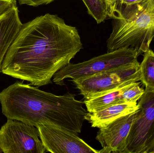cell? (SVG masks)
I'll return each instance as SVG.
<instances>
[{
	"label": "cell",
	"mask_w": 154,
	"mask_h": 153,
	"mask_svg": "<svg viewBox=\"0 0 154 153\" xmlns=\"http://www.w3.org/2000/svg\"><path fill=\"white\" fill-rule=\"evenodd\" d=\"M140 81L139 63L84 78L71 80L84 99L100 96L126 82Z\"/></svg>",
	"instance_id": "cell-7"
},
{
	"label": "cell",
	"mask_w": 154,
	"mask_h": 153,
	"mask_svg": "<svg viewBox=\"0 0 154 153\" xmlns=\"http://www.w3.org/2000/svg\"><path fill=\"white\" fill-rule=\"evenodd\" d=\"M0 152L44 153L47 151L37 127L8 119L0 128Z\"/></svg>",
	"instance_id": "cell-6"
},
{
	"label": "cell",
	"mask_w": 154,
	"mask_h": 153,
	"mask_svg": "<svg viewBox=\"0 0 154 153\" xmlns=\"http://www.w3.org/2000/svg\"><path fill=\"white\" fill-rule=\"evenodd\" d=\"M138 52L132 48H123L114 50L82 63H69L60 69L53 77V81L64 85L65 79H80L96 74L125 67L139 63Z\"/></svg>",
	"instance_id": "cell-4"
},
{
	"label": "cell",
	"mask_w": 154,
	"mask_h": 153,
	"mask_svg": "<svg viewBox=\"0 0 154 153\" xmlns=\"http://www.w3.org/2000/svg\"><path fill=\"white\" fill-rule=\"evenodd\" d=\"M140 81L146 88L154 91V53L149 49L140 63Z\"/></svg>",
	"instance_id": "cell-13"
},
{
	"label": "cell",
	"mask_w": 154,
	"mask_h": 153,
	"mask_svg": "<svg viewBox=\"0 0 154 153\" xmlns=\"http://www.w3.org/2000/svg\"><path fill=\"white\" fill-rule=\"evenodd\" d=\"M123 153H154V91L146 88Z\"/></svg>",
	"instance_id": "cell-5"
},
{
	"label": "cell",
	"mask_w": 154,
	"mask_h": 153,
	"mask_svg": "<svg viewBox=\"0 0 154 153\" xmlns=\"http://www.w3.org/2000/svg\"><path fill=\"white\" fill-rule=\"evenodd\" d=\"M2 113L7 119L37 127L50 125L78 135L88 111L84 102L68 93L56 95L38 87L16 82L0 92Z\"/></svg>",
	"instance_id": "cell-2"
},
{
	"label": "cell",
	"mask_w": 154,
	"mask_h": 153,
	"mask_svg": "<svg viewBox=\"0 0 154 153\" xmlns=\"http://www.w3.org/2000/svg\"><path fill=\"white\" fill-rule=\"evenodd\" d=\"M39 137L47 152L52 153H99L77 135L50 125L37 127Z\"/></svg>",
	"instance_id": "cell-8"
},
{
	"label": "cell",
	"mask_w": 154,
	"mask_h": 153,
	"mask_svg": "<svg viewBox=\"0 0 154 153\" xmlns=\"http://www.w3.org/2000/svg\"><path fill=\"white\" fill-rule=\"evenodd\" d=\"M149 0H119L118 5L126 7H131L138 4H142Z\"/></svg>",
	"instance_id": "cell-19"
},
{
	"label": "cell",
	"mask_w": 154,
	"mask_h": 153,
	"mask_svg": "<svg viewBox=\"0 0 154 153\" xmlns=\"http://www.w3.org/2000/svg\"><path fill=\"white\" fill-rule=\"evenodd\" d=\"M135 112L119 118L99 128L96 137L102 147L99 153H123Z\"/></svg>",
	"instance_id": "cell-9"
},
{
	"label": "cell",
	"mask_w": 154,
	"mask_h": 153,
	"mask_svg": "<svg viewBox=\"0 0 154 153\" xmlns=\"http://www.w3.org/2000/svg\"><path fill=\"white\" fill-rule=\"evenodd\" d=\"M17 7L16 0H0V19Z\"/></svg>",
	"instance_id": "cell-16"
},
{
	"label": "cell",
	"mask_w": 154,
	"mask_h": 153,
	"mask_svg": "<svg viewBox=\"0 0 154 153\" xmlns=\"http://www.w3.org/2000/svg\"><path fill=\"white\" fill-rule=\"evenodd\" d=\"M82 49L78 29L57 15L46 13L23 24L9 48L2 72L41 87Z\"/></svg>",
	"instance_id": "cell-1"
},
{
	"label": "cell",
	"mask_w": 154,
	"mask_h": 153,
	"mask_svg": "<svg viewBox=\"0 0 154 153\" xmlns=\"http://www.w3.org/2000/svg\"><path fill=\"white\" fill-rule=\"evenodd\" d=\"M136 6L133 9L118 6L107 40V52L132 48L140 55L149 49L154 38V0Z\"/></svg>",
	"instance_id": "cell-3"
},
{
	"label": "cell",
	"mask_w": 154,
	"mask_h": 153,
	"mask_svg": "<svg viewBox=\"0 0 154 153\" xmlns=\"http://www.w3.org/2000/svg\"><path fill=\"white\" fill-rule=\"evenodd\" d=\"M107 10L108 17L113 19L116 15L118 6L119 0H104Z\"/></svg>",
	"instance_id": "cell-17"
},
{
	"label": "cell",
	"mask_w": 154,
	"mask_h": 153,
	"mask_svg": "<svg viewBox=\"0 0 154 153\" xmlns=\"http://www.w3.org/2000/svg\"><path fill=\"white\" fill-rule=\"evenodd\" d=\"M22 25L17 7L0 19V72L5 57Z\"/></svg>",
	"instance_id": "cell-11"
},
{
	"label": "cell",
	"mask_w": 154,
	"mask_h": 153,
	"mask_svg": "<svg viewBox=\"0 0 154 153\" xmlns=\"http://www.w3.org/2000/svg\"><path fill=\"white\" fill-rule=\"evenodd\" d=\"M140 82L135 83L128 88L123 93L122 101L123 102H137L142 98L144 93L145 90L140 86Z\"/></svg>",
	"instance_id": "cell-15"
},
{
	"label": "cell",
	"mask_w": 154,
	"mask_h": 153,
	"mask_svg": "<svg viewBox=\"0 0 154 153\" xmlns=\"http://www.w3.org/2000/svg\"><path fill=\"white\" fill-rule=\"evenodd\" d=\"M137 102H120L93 112H88L86 120L93 128H100L107 126L119 118L136 111Z\"/></svg>",
	"instance_id": "cell-10"
},
{
	"label": "cell",
	"mask_w": 154,
	"mask_h": 153,
	"mask_svg": "<svg viewBox=\"0 0 154 153\" xmlns=\"http://www.w3.org/2000/svg\"><path fill=\"white\" fill-rule=\"evenodd\" d=\"M89 15L98 24L104 22L108 17L106 6L104 0H82Z\"/></svg>",
	"instance_id": "cell-14"
},
{
	"label": "cell",
	"mask_w": 154,
	"mask_h": 153,
	"mask_svg": "<svg viewBox=\"0 0 154 153\" xmlns=\"http://www.w3.org/2000/svg\"><path fill=\"white\" fill-rule=\"evenodd\" d=\"M136 82L137 81H130L126 82L100 96L84 100L83 102L87 111L95 112L113 104L123 102L122 98L124 92Z\"/></svg>",
	"instance_id": "cell-12"
},
{
	"label": "cell",
	"mask_w": 154,
	"mask_h": 153,
	"mask_svg": "<svg viewBox=\"0 0 154 153\" xmlns=\"http://www.w3.org/2000/svg\"><path fill=\"white\" fill-rule=\"evenodd\" d=\"M20 4H26L29 6H36L42 4H47L52 2L55 0H18Z\"/></svg>",
	"instance_id": "cell-18"
}]
</instances>
